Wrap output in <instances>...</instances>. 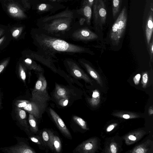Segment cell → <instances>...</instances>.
<instances>
[{"label":"cell","instance_id":"cell-1","mask_svg":"<svg viewBox=\"0 0 153 153\" xmlns=\"http://www.w3.org/2000/svg\"><path fill=\"white\" fill-rule=\"evenodd\" d=\"M33 37L38 51L53 59L58 60L56 55L57 53L76 56L87 51V49L82 46L69 42L60 37L48 34L39 29Z\"/></svg>","mask_w":153,"mask_h":153},{"label":"cell","instance_id":"cell-2","mask_svg":"<svg viewBox=\"0 0 153 153\" xmlns=\"http://www.w3.org/2000/svg\"><path fill=\"white\" fill-rule=\"evenodd\" d=\"M73 11L66 10L40 19L39 29L48 34L62 38L71 30L73 22Z\"/></svg>","mask_w":153,"mask_h":153},{"label":"cell","instance_id":"cell-3","mask_svg":"<svg viewBox=\"0 0 153 153\" xmlns=\"http://www.w3.org/2000/svg\"><path fill=\"white\" fill-rule=\"evenodd\" d=\"M43 72L38 73V79L32 92V101L47 103L50 99L47 90V82Z\"/></svg>","mask_w":153,"mask_h":153},{"label":"cell","instance_id":"cell-4","mask_svg":"<svg viewBox=\"0 0 153 153\" xmlns=\"http://www.w3.org/2000/svg\"><path fill=\"white\" fill-rule=\"evenodd\" d=\"M63 64L69 75L76 80L82 79L87 83L92 84V81L83 69L78 62L70 58H66Z\"/></svg>","mask_w":153,"mask_h":153},{"label":"cell","instance_id":"cell-5","mask_svg":"<svg viewBox=\"0 0 153 153\" xmlns=\"http://www.w3.org/2000/svg\"><path fill=\"white\" fill-rule=\"evenodd\" d=\"M127 21V10L124 6L114 23L111 30L110 38L115 42H118L122 36L126 29Z\"/></svg>","mask_w":153,"mask_h":153},{"label":"cell","instance_id":"cell-6","mask_svg":"<svg viewBox=\"0 0 153 153\" xmlns=\"http://www.w3.org/2000/svg\"><path fill=\"white\" fill-rule=\"evenodd\" d=\"M93 5L94 24L96 27H101L106 22L107 16L106 6L103 0H94Z\"/></svg>","mask_w":153,"mask_h":153},{"label":"cell","instance_id":"cell-7","mask_svg":"<svg viewBox=\"0 0 153 153\" xmlns=\"http://www.w3.org/2000/svg\"><path fill=\"white\" fill-rule=\"evenodd\" d=\"M98 38L97 35L86 27H82L74 31L71 33H67L62 38L71 39L75 41H86Z\"/></svg>","mask_w":153,"mask_h":153},{"label":"cell","instance_id":"cell-8","mask_svg":"<svg viewBox=\"0 0 153 153\" xmlns=\"http://www.w3.org/2000/svg\"><path fill=\"white\" fill-rule=\"evenodd\" d=\"M98 141L96 138L87 140L79 145L73 150L74 153H93L97 148Z\"/></svg>","mask_w":153,"mask_h":153},{"label":"cell","instance_id":"cell-9","mask_svg":"<svg viewBox=\"0 0 153 153\" xmlns=\"http://www.w3.org/2000/svg\"><path fill=\"white\" fill-rule=\"evenodd\" d=\"M30 56L33 59L46 66L54 73L57 74L58 68L55 63L58 62V60L48 58L38 51L33 52Z\"/></svg>","mask_w":153,"mask_h":153},{"label":"cell","instance_id":"cell-10","mask_svg":"<svg viewBox=\"0 0 153 153\" xmlns=\"http://www.w3.org/2000/svg\"><path fill=\"white\" fill-rule=\"evenodd\" d=\"M46 106L47 103L34 101H29L27 105L23 108L33 115L35 118L39 119L42 117V114L45 111Z\"/></svg>","mask_w":153,"mask_h":153},{"label":"cell","instance_id":"cell-11","mask_svg":"<svg viewBox=\"0 0 153 153\" xmlns=\"http://www.w3.org/2000/svg\"><path fill=\"white\" fill-rule=\"evenodd\" d=\"M74 94V90L56 82L53 93V96L57 100L64 98L69 97L71 94Z\"/></svg>","mask_w":153,"mask_h":153},{"label":"cell","instance_id":"cell-12","mask_svg":"<svg viewBox=\"0 0 153 153\" xmlns=\"http://www.w3.org/2000/svg\"><path fill=\"white\" fill-rule=\"evenodd\" d=\"M49 111L52 119L60 131L66 137L71 138V134L62 119L52 108H50Z\"/></svg>","mask_w":153,"mask_h":153},{"label":"cell","instance_id":"cell-13","mask_svg":"<svg viewBox=\"0 0 153 153\" xmlns=\"http://www.w3.org/2000/svg\"><path fill=\"white\" fill-rule=\"evenodd\" d=\"M153 3H151L149 10L146 22V35L148 44L150 42L153 31Z\"/></svg>","mask_w":153,"mask_h":153},{"label":"cell","instance_id":"cell-14","mask_svg":"<svg viewBox=\"0 0 153 153\" xmlns=\"http://www.w3.org/2000/svg\"><path fill=\"white\" fill-rule=\"evenodd\" d=\"M78 62L81 66L84 67L87 72L101 86H102V81L101 78L98 73L85 61L81 59H78Z\"/></svg>","mask_w":153,"mask_h":153},{"label":"cell","instance_id":"cell-15","mask_svg":"<svg viewBox=\"0 0 153 153\" xmlns=\"http://www.w3.org/2000/svg\"><path fill=\"white\" fill-rule=\"evenodd\" d=\"M146 134L142 130H137L131 132L124 137L125 143L127 145L133 144L140 139Z\"/></svg>","mask_w":153,"mask_h":153},{"label":"cell","instance_id":"cell-16","mask_svg":"<svg viewBox=\"0 0 153 153\" xmlns=\"http://www.w3.org/2000/svg\"><path fill=\"white\" fill-rule=\"evenodd\" d=\"M77 12L85 19L87 24L90 25L92 14L91 7L87 4L82 5Z\"/></svg>","mask_w":153,"mask_h":153},{"label":"cell","instance_id":"cell-17","mask_svg":"<svg viewBox=\"0 0 153 153\" xmlns=\"http://www.w3.org/2000/svg\"><path fill=\"white\" fill-rule=\"evenodd\" d=\"M152 141L148 140L144 143L135 147L129 152L131 153H146L151 149L152 146Z\"/></svg>","mask_w":153,"mask_h":153},{"label":"cell","instance_id":"cell-18","mask_svg":"<svg viewBox=\"0 0 153 153\" xmlns=\"http://www.w3.org/2000/svg\"><path fill=\"white\" fill-rule=\"evenodd\" d=\"M48 131L54 151L57 152H60L62 149V144L58 136L54 135L53 132L50 130H48Z\"/></svg>","mask_w":153,"mask_h":153},{"label":"cell","instance_id":"cell-19","mask_svg":"<svg viewBox=\"0 0 153 153\" xmlns=\"http://www.w3.org/2000/svg\"><path fill=\"white\" fill-rule=\"evenodd\" d=\"M57 74L63 77L65 80L71 84L75 83L78 85H81V84L78 80L73 78L69 75L65 73L64 71L59 68H58Z\"/></svg>","mask_w":153,"mask_h":153},{"label":"cell","instance_id":"cell-20","mask_svg":"<svg viewBox=\"0 0 153 153\" xmlns=\"http://www.w3.org/2000/svg\"><path fill=\"white\" fill-rule=\"evenodd\" d=\"M88 101L92 106H96L99 104L100 101V96L99 91L97 90L93 91L92 97L88 99Z\"/></svg>","mask_w":153,"mask_h":153},{"label":"cell","instance_id":"cell-21","mask_svg":"<svg viewBox=\"0 0 153 153\" xmlns=\"http://www.w3.org/2000/svg\"><path fill=\"white\" fill-rule=\"evenodd\" d=\"M42 137L45 144L51 150L54 151L53 147L50 141L48 131H43L42 134Z\"/></svg>","mask_w":153,"mask_h":153},{"label":"cell","instance_id":"cell-22","mask_svg":"<svg viewBox=\"0 0 153 153\" xmlns=\"http://www.w3.org/2000/svg\"><path fill=\"white\" fill-rule=\"evenodd\" d=\"M28 119L32 131L36 133L38 131V127L35 117L33 115L30 114Z\"/></svg>","mask_w":153,"mask_h":153},{"label":"cell","instance_id":"cell-23","mask_svg":"<svg viewBox=\"0 0 153 153\" xmlns=\"http://www.w3.org/2000/svg\"><path fill=\"white\" fill-rule=\"evenodd\" d=\"M112 13L113 17H116L119 13L120 7V0H112Z\"/></svg>","mask_w":153,"mask_h":153},{"label":"cell","instance_id":"cell-24","mask_svg":"<svg viewBox=\"0 0 153 153\" xmlns=\"http://www.w3.org/2000/svg\"><path fill=\"white\" fill-rule=\"evenodd\" d=\"M74 120L78 124L82 129L89 130L87 127L85 122L82 118L78 116H74L73 117Z\"/></svg>","mask_w":153,"mask_h":153},{"label":"cell","instance_id":"cell-25","mask_svg":"<svg viewBox=\"0 0 153 153\" xmlns=\"http://www.w3.org/2000/svg\"><path fill=\"white\" fill-rule=\"evenodd\" d=\"M114 115L126 119L135 118L139 117L138 115L134 113L128 112L125 114L121 112L117 113L114 114Z\"/></svg>","mask_w":153,"mask_h":153},{"label":"cell","instance_id":"cell-26","mask_svg":"<svg viewBox=\"0 0 153 153\" xmlns=\"http://www.w3.org/2000/svg\"><path fill=\"white\" fill-rule=\"evenodd\" d=\"M50 7L51 6L48 4L42 3L38 5L37 10L39 12H43L49 10Z\"/></svg>","mask_w":153,"mask_h":153},{"label":"cell","instance_id":"cell-27","mask_svg":"<svg viewBox=\"0 0 153 153\" xmlns=\"http://www.w3.org/2000/svg\"><path fill=\"white\" fill-rule=\"evenodd\" d=\"M117 151V147L116 143L111 142L109 146L108 153H116Z\"/></svg>","mask_w":153,"mask_h":153},{"label":"cell","instance_id":"cell-28","mask_svg":"<svg viewBox=\"0 0 153 153\" xmlns=\"http://www.w3.org/2000/svg\"><path fill=\"white\" fill-rule=\"evenodd\" d=\"M30 140L33 142L36 143L39 145H42L43 146H45V145L42 139L39 137H32L30 138Z\"/></svg>","mask_w":153,"mask_h":153},{"label":"cell","instance_id":"cell-29","mask_svg":"<svg viewBox=\"0 0 153 153\" xmlns=\"http://www.w3.org/2000/svg\"><path fill=\"white\" fill-rule=\"evenodd\" d=\"M148 77V74L147 73H144L142 76V83L143 87L145 88L146 87L147 83Z\"/></svg>","mask_w":153,"mask_h":153},{"label":"cell","instance_id":"cell-30","mask_svg":"<svg viewBox=\"0 0 153 153\" xmlns=\"http://www.w3.org/2000/svg\"><path fill=\"white\" fill-rule=\"evenodd\" d=\"M69 97L62 98L58 100V104L62 107L67 105L69 101Z\"/></svg>","mask_w":153,"mask_h":153},{"label":"cell","instance_id":"cell-31","mask_svg":"<svg viewBox=\"0 0 153 153\" xmlns=\"http://www.w3.org/2000/svg\"><path fill=\"white\" fill-rule=\"evenodd\" d=\"M141 77L140 74H137L133 78V81L135 85L139 84Z\"/></svg>","mask_w":153,"mask_h":153},{"label":"cell","instance_id":"cell-32","mask_svg":"<svg viewBox=\"0 0 153 153\" xmlns=\"http://www.w3.org/2000/svg\"><path fill=\"white\" fill-rule=\"evenodd\" d=\"M94 0H83L82 5L87 4L92 7Z\"/></svg>","mask_w":153,"mask_h":153},{"label":"cell","instance_id":"cell-33","mask_svg":"<svg viewBox=\"0 0 153 153\" xmlns=\"http://www.w3.org/2000/svg\"><path fill=\"white\" fill-rule=\"evenodd\" d=\"M9 11L11 13L14 14L17 13L18 11V10L16 7H12L9 8Z\"/></svg>","mask_w":153,"mask_h":153},{"label":"cell","instance_id":"cell-34","mask_svg":"<svg viewBox=\"0 0 153 153\" xmlns=\"http://www.w3.org/2000/svg\"><path fill=\"white\" fill-rule=\"evenodd\" d=\"M19 115L20 117L22 119H24L26 117V113L25 111L23 110H21L19 112Z\"/></svg>","mask_w":153,"mask_h":153},{"label":"cell","instance_id":"cell-35","mask_svg":"<svg viewBox=\"0 0 153 153\" xmlns=\"http://www.w3.org/2000/svg\"><path fill=\"white\" fill-rule=\"evenodd\" d=\"M28 102L27 100L22 101L18 104V107L19 108H23L27 105Z\"/></svg>","mask_w":153,"mask_h":153},{"label":"cell","instance_id":"cell-36","mask_svg":"<svg viewBox=\"0 0 153 153\" xmlns=\"http://www.w3.org/2000/svg\"><path fill=\"white\" fill-rule=\"evenodd\" d=\"M20 76L23 80H25L26 78V74L25 71L22 69L21 70Z\"/></svg>","mask_w":153,"mask_h":153},{"label":"cell","instance_id":"cell-37","mask_svg":"<svg viewBox=\"0 0 153 153\" xmlns=\"http://www.w3.org/2000/svg\"><path fill=\"white\" fill-rule=\"evenodd\" d=\"M117 123L112 124L109 125L107 128L106 131L107 132H110L112 131L117 125Z\"/></svg>","mask_w":153,"mask_h":153},{"label":"cell","instance_id":"cell-38","mask_svg":"<svg viewBox=\"0 0 153 153\" xmlns=\"http://www.w3.org/2000/svg\"><path fill=\"white\" fill-rule=\"evenodd\" d=\"M85 22V19L84 17H81L79 20V22L80 25H82Z\"/></svg>","mask_w":153,"mask_h":153},{"label":"cell","instance_id":"cell-39","mask_svg":"<svg viewBox=\"0 0 153 153\" xmlns=\"http://www.w3.org/2000/svg\"><path fill=\"white\" fill-rule=\"evenodd\" d=\"M19 33V30H16L14 31L12 33V36L13 37H16L18 35Z\"/></svg>","mask_w":153,"mask_h":153},{"label":"cell","instance_id":"cell-40","mask_svg":"<svg viewBox=\"0 0 153 153\" xmlns=\"http://www.w3.org/2000/svg\"><path fill=\"white\" fill-rule=\"evenodd\" d=\"M149 115H152L153 114V110L152 106V107H151L149 108Z\"/></svg>","mask_w":153,"mask_h":153},{"label":"cell","instance_id":"cell-41","mask_svg":"<svg viewBox=\"0 0 153 153\" xmlns=\"http://www.w3.org/2000/svg\"><path fill=\"white\" fill-rule=\"evenodd\" d=\"M4 68V65L2 64L0 65V73H1L3 70Z\"/></svg>","mask_w":153,"mask_h":153},{"label":"cell","instance_id":"cell-42","mask_svg":"<svg viewBox=\"0 0 153 153\" xmlns=\"http://www.w3.org/2000/svg\"><path fill=\"white\" fill-rule=\"evenodd\" d=\"M44 1H51L52 2H59L61 1L62 0H43Z\"/></svg>","mask_w":153,"mask_h":153},{"label":"cell","instance_id":"cell-43","mask_svg":"<svg viewBox=\"0 0 153 153\" xmlns=\"http://www.w3.org/2000/svg\"><path fill=\"white\" fill-rule=\"evenodd\" d=\"M151 46V51L152 53V54L153 53V42L152 43Z\"/></svg>","mask_w":153,"mask_h":153},{"label":"cell","instance_id":"cell-44","mask_svg":"<svg viewBox=\"0 0 153 153\" xmlns=\"http://www.w3.org/2000/svg\"><path fill=\"white\" fill-rule=\"evenodd\" d=\"M105 0V1H107L108 0Z\"/></svg>","mask_w":153,"mask_h":153}]
</instances>
